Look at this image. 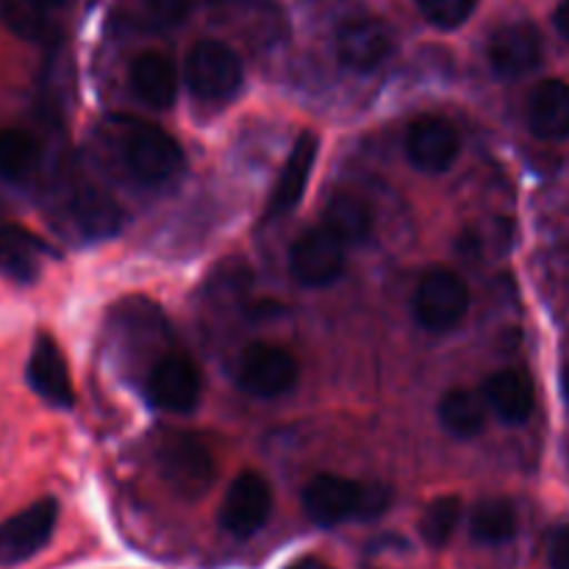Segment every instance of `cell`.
Masks as SVG:
<instances>
[{"label":"cell","mask_w":569,"mask_h":569,"mask_svg":"<svg viewBox=\"0 0 569 569\" xmlns=\"http://www.w3.org/2000/svg\"><path fill=\"white\" fill-rule=\"evenodd\" d=\"M489 64L495 76L515 81L542 64V37L531 22H509L489 39Z\"/></svg>","instance_id":"obj_12"},{"label":"cell","mask_w":569,"mask_h":569,"mask_svg":"<svg viewBox=\"0 0 569 569\" xmlns=\"http://www.w3.org/2000/svg\"><path fill=\"white\" fill-rule=\"evenodd\" d=\"M461 522V500L456 495L437 498L420 517V533L428 548H445Z\"/></svg>","instance_id":"obj_25"},{"label":"cell","mask_w":569,"mask_h":569,"mask_svg":"<svg viewBox=\"0 0 569 569\" xmlns=\"http://www.w3.org/2000/svg\"><path fill=\"white\" fill-rule=\"evenodd\" d=\"M487 403L483 395L470 389H450L439 403V422L456 439H472L487 426Z\"/></svg>","instance_id":"obj_21"},{"label":"cell","mask_w":569,"mask_h":569,"mask_svg":"<svg viewBox=\"0 0 569 569\" xmlns=\"http://www.w3.org/2000/svg\"><path fill=\"white\" fill-rule=\"evenodd\" d=\"M345 253H348V244L331 228L317 226L295 242L292 256H289V272L300 287H331L345 272Z\"/></svg>","instance_id":"obj_7"},{"label":"cell","mask_w":569,"mask_h":569,"mask_svg":"<svg viewBox=\"0 0 569 569\" xmlns=\"http://www.w3.org/2000/svg\"><path fill=\"white\" fill-rule=\"evenodd\" d=\"M56 520H59V503L44 498L0 522V567L22 565L37 556L53 537Z\"/></svg>","instance_id":"obj_8"},{"label":"cell","mask_w":569,"mask_h":569,"mask_svg":"<svg viewBox=\"0 0 569 569\" xmlns=\"http://www.w3.org/2000/svg\"><path fill=\"white\" fill-rule=\"evenodd\" d=\"M44 248L17 226L0 228V272L17 283H31L42 267Z\"/></svg>","instance_id":"obj_20"},{"label":"cell","mask_w":569,"mask_h":569,"mask_svg":"<svg viewBox=\"0 0 569 569\" xmlns=\"http://www.w3.org/2000/svg\"><path fill=\"white\" fill-rule=\"evenodd\" d=\"M561 389H565V398H567V403H569V367L565 370V376H561Z\"/></svg>","instance_id":"obj_33"},{"label":"cell","mask_w":569,"mask_h":569,"mask_svg":"<svg viewBox=\"0 0 569 569\" xmlns=\"http://www.w3.org/2000/svg\"><path fill=\"white\" fill-rule=\"evenodd\" d=\"M148 400L161 411L187 415L200 400V372L187 356H161L148 372Z\"/></svg>","instance_id":"obj_11"},{"label":"cell","mask_w":569,"mask_h":569,"mask_svg":"<svg viewBox=\"0 0 569 569\" xmlns=\"http://www.w3.org/2000/svg\"><path fill=\"white\" fill-rule=\"evenodd\" d=\"M553 22H556V31H559L561 37H565L569 42V0H561V6L556 9Z\"/></svg>","instance_id":"obj_30"},{"label":"cell","mask_w":569,"mask_h":569,"mask_svg":"<svg viewBox=\"0 0 569 569\" xmlns=\"http://www.w3.org/2000/svg\"><path fill=\"white\" fill-rule=\"evenodd\" d=\"M28 6H33V9L44 11V14H50L53 9H61V6L67 3V0H26Z\"/></svg>","instance_id":"obj_31"},{"label":"cell","mask_w":569,"mask_h":569,"mask_svg":"<svg viewBox=\"0 0 569 569\" xmlns=\"http://www.w3.org/2000/svg\"><path fill=\"white\" fill-rule=\"evenodd\" d=\"M272 511V489L259 472H242L228 487L220 506V526L237 539H248L267 526Z\"/></svg>","instance_id":"obj_9"},{"label":"cell","mask_w":569,"mask_h":569,"mask_svg":"<svg viewBox=\"0 0 569 569\" xmlns=\"http://www.w3.org/2000/svg\"><path fill=\"white\" fill-rule=\"evenodd\" d=\"M131 89L150 109H170L178 98L176 64L164 53H142L131 64Z\"/></svg>","instance_id":"obj_18"},{"label":"cell","mask_w":569,"mask_h":569,"mask_svg":"<svg viewBox=\"0 0 569 569\" xmlns=\"http://www.w3.org/2000/svg\"><path fill=\"white\" fill-rule=\"evenodd\" d=\"M117 150L128 176L148 189L176 183L187 164L181 144L170 133L153 122L133 120V117L117 120Z\"/></svg>","instance_id":"obj_1"},{"label":"cell","mask_w":569,"mask_h":569,"mask_svg":"<svg viewBox=\"0 0 569 569\" xmlns=\"http://www.w3.org/2000/svg\"><path fill=\"white\" fill-rule=\"evenodd\" d=\"M387 487H365L342 476H317L303 492V509L311 522L322 528L342 526L348 520H372L389 509Z\"/></svg>","instance_id":"obj_2"},{"label":"cell","mask_w":569,"mask_h":569,"mask_svg":"<svg viewBox=\"0 0 569 569\" xmlns=\"http://www.w3.org/2000/svg\"><path fill=\"white\" fill-rule=\"evenodd\" d=\"M0 17H3L6 26L22 39H31V42H39L50 33V20L44 11L33 9L26 0H6L3 9H0Z\"/></svg>","instance_id":"obj_26"},{"label":"cell","mask_w":569,"mask_h":569,"mask_svg":"<svg viewBox=\"0 0 569 569\" xmlns=\"http://www.w3.org/2000/svg\"><path fill=\"white\" fill-rule=\"evenodd\" d=\"M470 309V289L453 270L433 267L420 278L415 292V317L426 331H453Z\"/></svg>","instance_id":"obj_5"},{"label":"cell","mask_w":569,"mask_h":569,"mask_svg":"<svg viewBox=\"0 0 569 569\" xmlns=\"http://www.w3.org/2000/svg\"><path fill=\"white\" fill-rule=\"evenodd\" d=\"M42 150L28 131L3 128L0 131V178L9 183H28L39 170Z\"/></svg>","instance_id":"obj_22"},{"label":"cell","mask_w":569,"mask_h":569,"mask_svg":"<svg viewBox=\"0 0 569 569\" xmlns=\"http://www.w3.org/2000/svg\"><path fill=\"white\" fill-rule=\"evenodd\" d=\"M70 217L78 231L92 239L111 237L122 226L120 206L109 198V192H103L98 187H89V183H83V187H78L72 192Z\"/></svg>","instance_id":"obj_19"},{"label":"cell","mask_w":569,"mask_h":569,"mask_svg":"<svg viewBox=\"0 0 569 569\" xmlns=\"http://www.w3.org/2000/svg\"><path fill=\"white\" fill-rule=\"evenodd\" d=\"M322 226L331 228L345 244H359L372 231V209L365 198L353 192H342L328 203Z\"/></svg>","instance_id":"obj_23"},{"label":"cell","mask_w":569,"mask_h":569,"mask_svg":"<svg viewBox=\"0 0 569 569\" xmlns=\"http://www.w3.org/2000/svg\"><path fill=\"white\" fill-rule=\"evenodd\" d=\"M289 569H331V567L322 565V561H317V559H303V561H295Z\"/></svg>","instance_id":"obj_32"},{"label":"cell","mask_w":569,"mask_h":569,"mask_svg":"<svg viewBox=\"0 0 569 569\" xmlns=\"http://www.w3.org/2000/svg\"><path fill=\"white\" fill-rule=\"evenodd\" d=\"M406 153H409L411 164L428 176L448 172L461 153L459 131L445 117H417L406 133Z\"/></svg>","instance_id":"obj_10"},{"label":"cell","mask_w":569,"mask_h":569,"mask_svg":"<svg viewBox=\"0 0 569 569\" xmlns=\"http://www.w3.org/2000/svg\"><path fill=\"white\" fill-rule=\"evenodd\" d=\"M470 533L481 545H506L517 533V509L506 498H487L472 509Z\"/></svg>","instance_id":"obj_24"},{"label":"cell","mask_w":569,"mask_h":569,"mask_svg":"<svg viewBox=\"0 0 569 569\" xmlns=\"http://www.w3.org/2000/svg\"><path fill=\"white\" fill-rule=\"evenodd\" d=\"M298 359L287 348L270 342L250 345L237 365L239 387L253 398H281L298 383Z\"/></svg>","instance_id":"obj_6"},{"label":"cell","mask_w":569,"mask_h":569,"mask_svg":"<svg viewBox=\"0 0 569 569\" xmlns=\"http://www.w3.org/2000/svg\"><path fill=\"white\" fill-rule=\"evenodd\" d=\"M317 150H320V139L311 131H303L295 139L292 150H289L287 161H283L281 167V176H278L276 187H272L270 192V200H267V220H278V217L289 214V211L303 200L306 183H309L311 170H315Z\"/></svg>","instance_id":"obj_14"},{"label":"cell","mask_w":569,"mask_h":569,"mask_svg":"<svg viewBox=\"0 0 569 569\" xmlns=\"http://www.w3.org/2000/svg\"><path fill=\"white\" fill-rule=\"evenodd\" d=\"M417 9L433 28L453 31L470 20V14L476 11V0H417Z\"/></svg>","instance_id":"obj_27"},{"label":"cell","mask_w":569,"mask_h":569,"mask_svg":"<svg viewBox=\"0 0 569 569\" xmlns=\"http://www.w3.org/2000/svg\"><path fill=\"white\" fill-rule=\"evenodd\" d=\"M156 461L167 487L187 500L203 498L214 481V456L192 433H170L159 445Z\"/></svg>","instance_id":"obj_4"},{"label":"cell","mask_w":569,"mask_h":569,"mask_svg":"<svg viewBox=\"0 0 569 569\" xmlns=\"http://www.w3.org/2000/svg\"><path fill=\"white\" fill-rule=\"evenodd\" d=\"M395 37L392 26L383 20H356L339 31L337 37V56L345 67L356 72H372L395 53Z\"/></svg>","instance_id":"obj_13"},{"label":"cell","mask_w":569,"mask_h":569,"mask_svg":"<svg viewBox=\"0 0 569 569\" xmlns=\"http://www.w3.org/2000/svg\"><path fill=\"white\" fill-rule=\"evenodd\" d=\"M142 6L144 14H148V20L153 22V26L170 28L178 26V22L189 14L192 0H142Z\"/></svg>","instance_id":"obj_28"},{"label":"cell","mask_w":569,"mask_h":569,"mask_svg":"<svg viewBox=\"0 0 569 569\" xmlns=\"http://www.w3.org/2000/svg\"><path fill=\"white\" fill-rule=\"evenodd\" d=\"M528 128L548 142L569 137V83L550 78L533 89L528 98Z\"/></svg>","instance_id":"obj_17"},{"label":"cell","mask_w":569,"mask_h":569,"mask_svg":"<svg viewBox=\"0 0 569 569\" xmlns=\"http://www.w3.org/2000/svg\"><path fill=\"white\" fill-rule=\"evenodd\" d=\"M187 83L192 94L206 103L231 100L244 83L242 59L231 44L220 39H203L187 56Z\"/></svg>","instance_id":"obj_3"},{"label":"cell","mask_w":569,"mask_h":569,"mask_svg":"<svg viewBox=\"0 0 569 569\" xmlns=\"http://www.w3.org/2000/svg\"><path fill=\"white\" fill-rule=\"evenodd\" d=\"M483 403L509 426H522L531 420L537 395L531 378L522 370H500L483 383Z\"/></svg>","instance_id":"obj_16"},{"label":"cell","mask_w":569,"mask_h":569,"mask_svg":"<svg viewBox=\"0 0 569 569\" xmlns=\"http://www.w3.org/2000/svg\"><path fill=\"white\" fill-rule=\"evenodd\" d=\"M550 569H569V526L559 528L548 545Z\"/></svg>","instance_id":"obj_29"},{"label":"cell","mask_w":569,"mask_h":569,"mask_svg":"<svg viewBox=\"0 0 569 569\" xmlns=\"http://www.w3.org/2000/svg\"><path fill=\"white\" fill-rule=\"evenodd\" d=\"M26 376L33 392L48 400L50 406H56V409H70L72 400H76L64 356H61L59 345L48 333H39L37 342H33Z\"/></svg>","instance_id":"obj_15"}]
</instances>
